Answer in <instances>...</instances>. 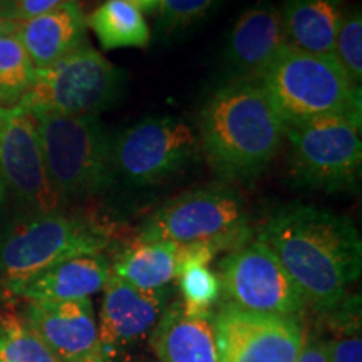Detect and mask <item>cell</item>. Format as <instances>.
Wrapping results in <instances>:
<instances>
[{
    "label": "cell",
    "instance_id": "17",
    "mask_svg": "<svg viewBox=\"0 0 362 362\" xmlns=\"http://www.w3.org/2000/svg\"><path fill=\"white\" fill-rule=\"evenodd\" d=\"M86 30L88 17L81 4L66 0L51 12L21 22L16 35L35 69H42L83 45Z\"/></svg>",
    "mask_w": 362,
    "mask_h": 362
},
{
    "label": "cell",
    "instance_id": "13",
    "mask_svg": "<svg viewBox=\"0 0 362 362\" xmlns=\"http://www.w3.org/2000/svg\"><path fill=\"white\" fill-rule=\"evenodd\" d=\"M22 319L59 362H76L99 352L98 324L89 298L27 302Z\"/></svg>",
    "mask_w": 362,
    "mask_h": 362
},
{
    "label": "cell",
    "instance_id": "16",
    "mask_svg": "<svg viewBox=\"0 0 362 362\" xmlns=\"http://www.w3.org/2000/svg\"><path fill=\"white\" fill-rule=\"evenodd\" d=\"M110 274L106 255H83L49 267L6 292L27 302L79 300L104 288Z\"/></svg>",
    "mask_w": 362,
    "mask_h": 362
},
{
    "label": "cell",
    "instance_id": "21",
    "mask_svg": "<svg viewBox=\"0 0 362 362\" xmlns=\"http://www.w3.org/2000/svg\"><path fill=\"white\" fill-rule=\"evenodd\" d=\"M103 49L146 47L151 39L143 12L126 0H106L88 17Z\"/></svg>",
    "mask_w": 362,
    "mask_h": 362
},
{
    "label": "cell",
    "instance_id": "18",
    "mask_svg": "<svg viewBox=\"0 0 362 362\" xmlns=\"http://www.w3.org/2000/svg\"><path fill=\"white\" fill-rule=\"evenodd\" d=\"M151 346L160 362H218L211 314H188L181 302L163 312Z\"/></svg>",
    "mask_w": 362,
    "mask_h": 362
},
{
    "label": "cell",
    "instance_id": "10",
    "mask_svg": "<svg viewBox=\"0 0 362 362\" xmlns=\"http://www.w3.org/2000/svg\"><path fill=\"white\" fill-rule=\"evenodd\" d=\"M225 304L259 314L298 319L305 302L296 284L272 253L257 240L235 248L218 265Z\"/></svg>",
    "mask_w": 362,
    "mask_h": 362
},
{
    "label": "cell",
    "instance_id": "7",
    "mask_svg": "<svg viewBox=\"0 0 362 362\" xmlns=\"http://www.w3.org/2000/svg\"><path fill=\"white\" fill-rule=\"evenodd\" d=\"M124 79V72L86 40L54 64L35 69L33 84L17 106L24 111L98 116L116 103Z\"/></svg>",
    "mask_w": 362,
    "mask_h": 362
},
{
    "label": "cell",
    "instance_id": "22",
    "mask_svg": "<svg viewBox=\"0 0 362 362\" xmlns=\"http://www.w3.org/2000/svg\"><path fill=\"white\" fill-rule=\"evenodd\" d=\"M35 67L17 35L0 37V106L21 103L34 81Z\"/></svg>",
    "mask_w": 362,
    "mask_h": 362
},
{
    "label": "cell",
    "instance_id": "31",
    "mask_svg": "<svg viewBox=\"0 0 362 362\" xmlns=\"http://www.w3.org/2000/svg\"><path fill=\"white\" fill-rule=\"evenodd\" d=\"M126 2L133 4V6L136 8H139L141 12L151 13V12H155L158 7H160L161 0H126Z\"/></svg>",
    "mask_w": 362,
    "mask_h": 362
},
{
    "label": "cell",
    "instance_id": "19",
    "mask_svg": "<svg viewBox=\"0 0 362 362\" xmlns=\"http://www.w3.org/2000/svg\"><path fill=\"white\" fill-rule=\"evenodd\" d=\"M344 13V0H284L285 44L310 54H334Z\"/></svg>",
    "mask_w": 362,
    "mask_h": 362
},
{
    "label": "cell",
    "instance_id": "9",
    "mask_svg": "<svg viewBox=\"0 0 362 362\" xmlns=\"http://www.w3.org/2000/svg\"><path fill=\"white\" fill-rule=\"evenodd\" d=\"M293 175L305 187L351 192L361 180V128L342 117L285 124Z\"/></svg>",
    "mask_w": 362,
    "mask_h": 362
},
{
    "label": "cell",
    "instance_id": "4",
    "mask_svg": "<svg viewBox=\"0 0 362 362\" xmlns=\"http://www.w3.org/2000/svg\"><path fill=\"white\" fill-rule=\"evenodd\" d=\"M27 112L37 128L49 180L62 202L93 197L112 187L111 136L98 116Z\"/></svg>",
    "mask_w": 362,
    "mask_h": 362
},
{
    "label": "cell",
    "instance_id": "34",
    "mask_svg": "<svg viewBox=\"0 0 362 362\" xmlns=\"http://www.w3.org/2000/svg\"><path fill=\"white\" fill-rule=\"evenodd\" d=\"M4 200H6V189H4V183H2V176H0V205H2Z\"/></svg>",
    "mask_w": 362,
    "mask_h": 362
},
{
    "label": "cell",
    "instance_id": "15",
    "mask_svg": "<svg viewBox=\"0 0 362 362\" xmlns=\"http://www.w3.org/2000/svg\"><path fill=\"white\" fill-rule=\"evenodd\" d=\"M280 11L267 2L248 8L235 22L225 59L235 79H255L285 47Z\"/></svg>",
    "mask_w": 362,
    "mask_h": 362
},
{
    "label": "cell",
    "instance_id": "27",
    "mask_svg": "<svg viewBox=\"0 0 362 362\" xmlns=\"http://www.w3.org/2000/svg\"><path fill=\"white\" fill-rule=\"evenodd\" d=\"M218 0H161L160 27L165 34L176 33L200 21Z\"/></svg>",
    "mask_w": 362,
    "mask_h": 362
},
{
    "label": "cell",
    "instance_id": "8",
    "mask_svg": "<svg viewBox=\"0 0 362 362\" xmlns=\"http://www.w3.org/2000/svg\"><path fill=\"white\" fill-rule=\"evenodd\" d=\"M200 155L193 129L178 117H148L111 138L115 181L155 187L187 170Z\"/></svg>",
    "mask_w": 362,
    "mask_h": 362
},
{
    "label": "cell",
    "instance_id": "24",
    "mask_svg": "<svg viewBox=\"0 0 362 362\" xmlns=\"http://www.w3.org/2000/svg\"><path fill=\"white\" fill-rule=\"evenodd\" d=\"M0 362H59L19 314L0 317Z\"/></svg>",
    "mask_w": 362,
    "mask_h": 362
},
{
    "label": "cell",
    "instance_id": "6",
    "mask_svg": "<svg viewBox=\"0 0 362 362\" xmlns=\"http://www.w3.org/2000/svg\"><path fill=\"white\" fill-rule=\"evenodd\" d=\"M247 208L228 187H206L180 194L153 211L139 226L143 242L216 243L232 252L250 240Z\"/></svg>",
    "mask_w": 362,
    "mask_h": 362
},
{
    "label": "cell",
    "instance_id": "23",
    "mask_svg": "<svg viewBox=\"0 0 362 362\" xmlns=\"http://www.w3.org/2000/svg\"><path fill=\"white\" fill-rule=\"evenodd\" d=\"M325 314H332L330 327L334 330L329 341V362H362L359 297H346Z\"/></svg>",
    "mask_w": 362,
    "mask_h": 362
},
{
    "label": "cell",
    "instance_id": "26",
    "mask_svg": "<svg viewBox=\"0 0 362 362\" xmlns=\"http://www.w3.org/2000/svg\"><path fill=\"white\" fill-rule=\"evenodd\" d=\"M334 56L352 83L361 88L362 81V16L359 8L344 13L334 44Z\"/></svg>",
    "mask_w": 362,
    "mask_h": 362
},
{
    "label": "cell",
    "instance_id": "14",
    "mask_svg": "<svg viewBox=\"0 0 362 362\" xmlns=\"http://www.w3.org/2000/svg\"><path fill=\"white\" fill-rule=\"evenodd\" d=\"M166 288L139 291L110 274L104 285L101 322L98 327L99 351L115 352L151 332L165 310Z\"/></svg>",
    "mask_w": 362,
    "mask_h": 362
},
{
    "label": "cell",
    "instance_id": "29",
    "mask_svg": "<svg viewBox=\"0 0 362 362\" xmlns=\"http://www.w3.org/2000/svg\"><path fill=\"white\" fill-rule=\"evenodd\" d=\"M297 362H329V341H324L315 334L304 336Z\"/></svg>",
    "mask_w": 362,
    "mask_h": 362
},
{
    "label": "cell",
    "instance_id": "12",
    "mask_svg": "<svg viewBox=\"0 0 362 362\" xmlns=\"http://www.w3.org/2000/svg\"><path fill=\"white\" fill-rule=\"evenodd\" d=\"M218 362H297L304 344L298 319L223 304L211 312Z\"/></svg>",
    "mask_w": 362,
    "mask_h": 362
},
{
    "label": "cell",
    "instance_id": "1",
    "mask_svg": "<svg viewBox=\"0 0 362 362\" xmlns=\"http://www.w3.org/2000/svg\"><path fill=\"white\" fill-rule=\"evenodd\" d=\"M296 284L305 305L329 312L341 304L362 270V240L349 218L315 206L275 211L257 233Z\"/></svg>",
    "mask_w": 362,
    "mask_h": 362
},
{
    "label": "cell",
    "instance_id": "33",
    "mask_svg": "<svg viewBox=\"0 0 362 362\" xmlns=\"http://www.w3.org/2000/svg\"><path fill=\"white\" fill-rule=\"evenodd\" d=\"M76 362H107V361H106V357H104L103 352L99 351V352H94V354L86 356V357H83V359H79Z\"/></svg>",
    "mask_w": 362,
    "mask_h": 362
},
{
    "label": "cell",
    "instance_id": "2",
    "mask_svg": "<svg viewBox=\"0 0 362 362\" xmlns=\"http://www.w3.org/2000/svg\"><path fill=\"white\" fill-rule=\"evenodd\" d=\"M200 151L226 181L252 180L277 155L285 123L255 81L233 79L216 89L200 112Z\"/></svg>",
    "mask_w": 362,
    "mask_h": 362
},
{
    "label": "cell",
    "instance_id": "5",
    "mask_svg": "<svg viewBox=\"0 0 362 362\" xmlns=\"http://www.w3.org/2000/svg\"><path fill=\"white\" fill-rule=\"evenodd\" d=\"M110 242V228L89 216L27 215L0 238V282L8 291L64 260L103 253Z\"/></svg>",
    "mask_w": 362,
    "mask_h": 362
},
{
    "label": "cell",
    "instance_id": "25",
    "mask_svg": "<svg viewBox=\"0 0 362 362\" xmlns=\"http://www.w3.org/2000/svg\"><path fill=\"white\" fill-rule=\"evenodd\" d=\"M183 296V309L188 314L210 315L214 307L221 296L220 282L215 272L208 265H189L185 267L176 275Z\"/></svg>",
    "mask_w": 362,
    "mask_h": 362
},
{
    "label": "cell",
    "instance_id": "28",
    "mask_svg": "<svg viewBox=\"0 0 362 362\" xmlns=\"http://www.w3.org/2000/svg\"><path fill=\"white\" fill-rule=\"evenodd\" d=\"M66 0H16V17L19 22L34 19L54 11Z\"/></svg>",
    "mask_w": 362,
    "mask_h": 362
},
{
    "label": "cell",
    "instance_id": "32",
    "mask_svg": "<svg viewBox=\"0 0 362 362\" xmlns=\"http://www.w3.org/2000/svg\"><path fill=\"white\" fill-rule=\"evenodd\" d=\"M0 16L12 17L17 21L16 17V0H0Z\"/></svg>",
    "mask_w": 362,
    "mask_h": 362
},
{
    "label": "cell",
    "instance_id": "11",
    "mask_svg": "<svg viewBox=\"0 0 362 362\" xmlns=\"http://www.w3.org/2000/svg\"><path fill=\"white\" fill-rule=\"evenodd\" d=\"M0 176L4 189L29 215L57 211L62 205L49 180L33 116L19 106H0Z\"/></svg>",
    "mask_w": 362,
    "mask_h": 362
},
{
    "label": "cell",
    "instance_id": "3",
    "mask_svg": "<svg viewBox=\"0 0 362 362\" xmlns=\"http://www.w3.org/2000/svg\"><path fill=\"white\" fill-rule=\"evenodd\" d=\"M253 81L285 124L342 117L361 128V88L334 54H310L285 45Z\"/></svg>",
    "mask_w": 362,
    "mask_h": 362
},
{
    "label": "cell",
    "instance_id": "30",
    "mask_svg": "<svg viewBox=\"0 0 362 362\" xmlns=\"http://www.w3.org/2000/svg\"><path fill=\"white\" fill-rule=\"evenodd\" d=\"M19 21L12 19V17L0 16V37L4 35H13L17 34V29H19Z\"/></svg>",
    "mask_w": 362,
    "mask_h": 362
},
{
    "label": "cell",
    "instance_id": "20",
    "mask_svg": "<svg viewBox=\"0 0 362 362\" xmlns=\"http://www.w3.org/2000/svg\"><path fill=\"white\" fill-rule=\"evenodd\" d=\"M111 274L139 291H163L176 279V245L134 240L117 257Z\"/></svg>",
    "mask_w": 362,
    "mask_h": 362
}]
</instances>
